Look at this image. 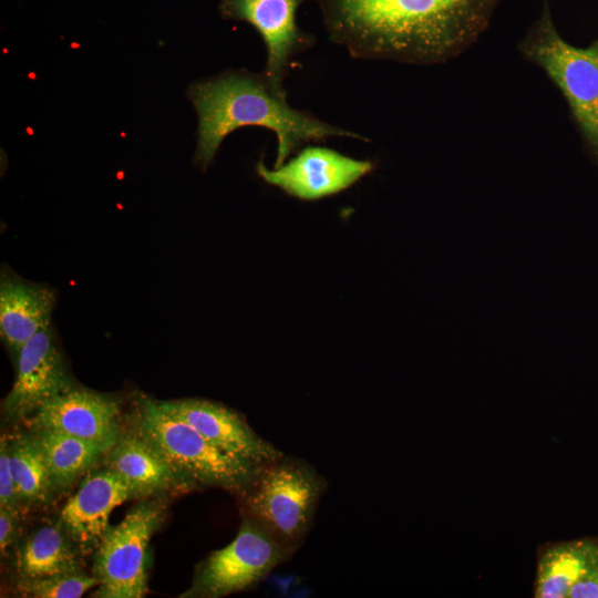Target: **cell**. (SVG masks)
<instances>
[{
	"label": "cell",
	"mask_w": 598,
	"mask_h": 598,
	"mask_svg": "<svg viewBox=\"0 0 598 598\" xmlns=\"http://www.w3.org/2000/svg\"><path fill=\"white\" fill-rule=\"evenodd\" d=\"M330 39L353 58L445 62L486 29L498 0H316Z\"/></svg>",
	"instance_id": "6da1fadb"
},
{
	"label": "cell",
	"mask_w": 598,
	"mask_h": 598,
	"mask_svg": "<svg viewBox=\"0 0 598 598\" xmlns=\"http://www.w3.org/2000/svg\"><path fill=\"white\" fill-rule=\"evenodd\" d=\"M188 95L198 115V142L195 163L205 171L223 140L243 126L274 131L277 140L275 167L310 142L330 137L368 141L358 133L331 125L309 112L293 109L286 92L276 90L265 74L231 72L202 81L189 87Z\"/></svg>",
	"instance_id": "7a4b0ae2"
},
{
	"label": "cell",
	"mask_w": 598,
	"mask_h": 598,
	"mask_svg": "<svg viewBox=\"0 0 598 598\" xmlns=\"http://www.w3.org/2000/svg\"><path fill=\"white\" fill-rule=\"evenodd\" d=\"M136 432L194 487L215 486L241 494L260 466L231 456L184 420L144 398Z\"/></svg>",
	"instance_id": "3957f363"
},
{
	"label": "cell",
	"mask_w": 598,
	"mask_h": 598,
	"mask_svg": "<svg viewBox=\"0 0 598 598\" xmlns=\"http://www.w3.org/2000/svg\"><path fill=\"white\" fill-rule=\"evenodd\" d=\"M565 96L584 141L598 162V40L587 48L566 42L556 30L545 0L539 20L519 44Z\"/></svg>",
	"instance_id": "277c9868"
},
{
	"label": "cell",
	"mask_w": 598,
	"mask_h": 598,
	"mask_svg": "<svg viewBox=\"0 0 598 598\" xmlns=\"http://www.w3.org/2000/svg\"><path fill=\"white\" fill-rule=\"evenodd\" d=\"M324 487L323 477L308 463L282 455L261 465L240 495L246 514L296 550L311 526Z\"/></svg>",
	"instance_id": "5b68a950"
},
{
	"label": "cell",
	"mask_w": 598,
	"mask_h": 598,
	"mask_svg": "<svg viewBox=\"0 0 598 598\" xmlns=\"http://www.w3.org/2000/svg\"><path fill=\"white\" fill-rule=\"evenodd\" d=\"M156 501L135 506L116 525L109 526L95 550L93 597L142 598L147 591V553L152 536L164 520Z\"/></svg>",
	"instance_id": "8992f818"
},
{
	"label": "cell",
	"mask_w": 598,
	"mask_h": 598,
	"mask_svg": "<svg viewBox=\"0 0 598 598\" xmlns=\"http://www.w3.org/2000/svg\"><path fill=\"white\" fill-rule=\"evenodd\" d=\"M295 550L257 519L245 515L237 536L200 564L192 588L182 597L220 598L261 581Z\"/></svg>",
	"instance_id": "52a82bcc"
},
{
	"label": "cell",
	"mask_w": 598,
	"mask_h": 598,
	"mask_svg": "<svg viewBox=\"0 0 598 598\" xmlns=\"http://www.w3.org/2000/svg\"><path fill=\"white\" fill-rule=\"evenodd\" d=\"M373 168L371 161L355 159L322 146L303 147L288 163L272 169L262 158L256 164L261 179L301 200H318L343 192Z\"/></svg>",
	"instance_id": "ba28073f"
},
{
	"label": "cell",
	"mask_w": 598,
	"mask_h": 598,
	"mask_svg": "<svg viewBox=\"0 0 598 598\" xmlns=\"http://www.w3.org/2000/svg\"><path fill=\"white\" fill-rule=\"evenodd\" d=\"M306 0H220L219 10L227 20L245 21L261 37L267 49L264 74L278 91L291 59L310 49L315 37L297 24V11Z\"/></svg>",
	"instance_id": "9c48e42d"
},
{
	"label": "cell",
	"mask_w": 598,
	"mask_h": 598,
	"mask_svg": "<svg viewBox=\"0 0 598 598\" xmlns=\"http://www.w3.org/2000/svg\"><path fill=\"white\" fill-rule=\"evenodd\" d=\"M16 361V379L2 403L7 419H30L50 400L73 386L50 328L27 341Z\"/></svg>",
	"instance_id": "30bf717a"
},
{
	"label": "cell",
	"mask_w": 598,
	"mask_h": 598,
	"mask_svg": "<svg viewBox=\"0 0 598 598\" xmlns=\"http://www.w3.org/2000/svg\"><path fill=\"white\" fill-rule=\"evenodd\" d=\"M118 416L115 399L72 386L30 419L33 429L60 432L111 450L120 436Z\"/></svg>",
	"instance_id": "8fae6325"
},
{
	"label": "cell",
	"mask_w": 598,
	"mask_h": 598,
	"mask_svg": "<svg viewBox=\"0 0 598 598\" xmlns=\"http://www.w3.org/2000/svg\"><path fill=\"white\" fill-rule=\"evenodd\" d=\"M164 410L184 420L225 453L261 466L283 454L261 439L237 412L200 399L159 401Z\"/></svg>",
	"instance_id": "7c38bea8"
},
{
	"label": "cell",
	"mask_w": 598,
	"mask_h": 598,
	"mask_svg": "<svg viewBox=\"0 0 598 598\" xmlns=\"http://www.w3.org/2000/svg\"><path fill=\"white\" fill-rule=\"evenodd\" d=\"M131 497V487L110 468L91 472L61 508L58 524L81 555L90 554L106 533L113 509Z\"/></svg>",
	"instance_id": "4fadbf2b"
},
{
	"label": "cell",
	"mask_w": 598,
	"mask_h": 598,
	"mask_svg": "<svg viewBox=\"0 0 598 598\" xmlns=\"http://www.w3.org/2000/svg\"><path fill=\"white\" fill-rule=\"evenodd\" d=\"M55 302L52 289L2 275L0 336L14 357L34 334L49 328Z\"/></svg>",
	"instance_id": "5bb4252c"
},
{
	"label": "cell",
	"mask_w": 598,
	"mask_h": 598,
	"mask_svg": "<svg viewBox=\"0 0 598 598\" xmlns=\"http://www.w3.org/2000/svg\"><path fill=\"white\" fill-rule=\"evenodd\" d=\"M105 465L132 489L134 497L194 487L137 432L118 436Z\"/></svg>",
	"instance_id": "9a60e30c"
},
{
	"label": "cell",
	"mask_w": 598,
	"mask_h": 598,
	"mask_svg": "<svg viewBox=\"0 0 598 598\" xmlns=\"http://www.w3.org/2000/svg\"><path fill=\"white\" fill-rule=\"evenodd\" d=\"M598 561V540L545 543L537 549L534 597L567 598L570 588Z\"/></svg>",
	"instance_id": "2e32d148"
},
{
	"label": "cell",
	"mask_w": 598,
	"mask_h": 598,
	"mask_svg": "<svg viewBox=\"0 0 598 598\" xmlns=\"http://www.w3.org/2000/svg\"><path fill=\"white\" fill-rule=\"evenodd\" d=\"M79 555L80 550L59 524H44L18 546L14 571L19 581L79 571Z\"/></svg>",
	"instance_id": "e0dca14e"
},
{
	"label": "cell",
	"mask_w": 598,
	"mask_h": 598,
	"mask_svg": "<svg viewBox=\"0 0 598 598\" xmlns=\"http://www.w3.org/2000/svg\"><path fill=\"white\" fill-rule=\"evenodd\" d=\"M32 434L43 453L56 491L70 487L110 451L101 445L51 430L34 429Z\"/></svg>",
	"instance_id": "ac0fdd59"
},
{
	"label": "cell",
	"mask_w": 598,
	"mask_h": 598,
	"mask_svg": "<svg viewBox=\"0 0 598 598\" xmlns=\"http://www.w3.org/2000/svg\"><path fill=\"white\" fill-rule=\"evenodd\" d=\"M9 453L19 504L49 503L56 489L33 434L20 433L9 437Z\"/></svg>",
	"instance_id": "d6986e66"
},
{
	"label": "cell",
	"mask_w": 598,
	"mask_h": 598,
	"mask_svg": "<svg viewBox=\"0 0 598 598\" xmlns=\"http://www.w3.org/2000/svg\"><path fill=\"white\" fill-rule=\"evenodd\" d=\"M96 577L74 571L53 577L18 581L19 594L31 598H79L93 587H97Z\"/></svg>",
	"instance_id": "ffe728a7"
},
{
	"label": "cell",
	"mask_w": 598,
	"mask_h": 598,
	"mask_svg": "<svg viewBox=\"0 0 598 598\" xmlns=\"http://www.w3.org/2000/svg\"><path fill=\"white\" fill-rule=\"evenodd\" d=\"M19 498L10 466L9 436L0 442V507L18 508Z\"/></svg>",
	"instance_id": "44dd1931"
},
{
	"label": "cell",
	"mask_w": 598,
	"mask_h": 598,
	"mask_svg": "<svg viewBox=\"0 0 598 598\" xmlns=\"http://www.w3.org/2000/svg\"><path fill=\"white\" fill-rule=\"evenodd\" d=\"M18 508L0 507V551L6 555L18 534Z\"/></svg>",
	"instance_id": "7402d4cb"
},
{
	"label": "cell",
	"mask_w": 598,
	"mask_h": 598,
	"mask_svg": "<svg viewBox=\"0 0 598 598\" xmlns=\"http://www.w3.org/2000/svg\"><path fill=\"white\" fill-rule=\"evenodd\" d=\"M567 598H598V561L570 588Z\"/></svg>",
	"instance_id": "603a6c76"
}]
</instances>
